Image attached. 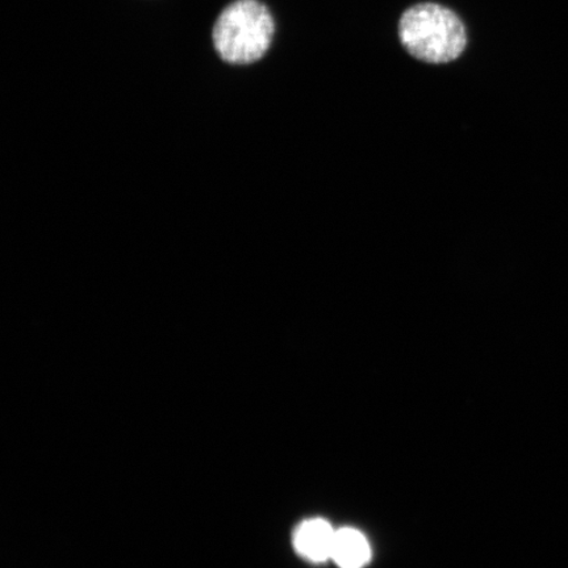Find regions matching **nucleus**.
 Returning <instances> with one entry per match:
<instances>
[{
    "mask_svg": "<svg viewBox=\"0 0 568 568\" xmlns=\"http://www.w3.org/2000/svg\"><path fill=\"white\" fill-rule=\"evenodd\" d=\"M399 39L414 59L435 65L458 60L467 47L464 21L437 3H418L404 12Z\"/></svg>",
    "mask_w": 568,
    "mask_h": 568,
    "instance_id": "1",
    "label": "nucleus"
},
{
    "mask_svg": "<svg viewBox=\"0 0 568 568\" xmlns=\"http://www.w3.org/2000/svg\"><path fill=\"white\" fill-rule=\"evenodd\" d=\"M275 21L260 0H236L226 6L213 26V47L232 65H248L264 59L273 44Z\"/></svg>",
    "mask_w": 568,
    "mask_h": 568,
    "instance_id": "2",
    "label": "nucleus"
},
{
    "mask_svg": "<svg viewBox=\"0 0 568 568\" xmlns=\"http://www.w3.org/2000/svg\"><path fill=\"white\" fill-rule=\"evenodd\" d=\"M336 530L323 518H312L297 527L294 535L295 550L312 562L322 564L332 558Z\"/></svg>",
    "mask_w": 568,
    "mask_h": 568,
    "instance_id": "3",
    "label": "nucleus"
},
{
    "mask_svg": "<svg viewBox=\"0 0 568 568\" xmlns=\"http://www.w3.org/2000/svg\"><path fill=\"white\" fill-rule=\"evenodd\" d=\"M372 558L371 545L359 530L343 528L336 530L332 560L339 568H362Z\"/></svg>",
    "mask_w": 568,
    "mask_h": 568,
    "instance_id": "4",
    "label": "nucleus"
}]
</instances>
